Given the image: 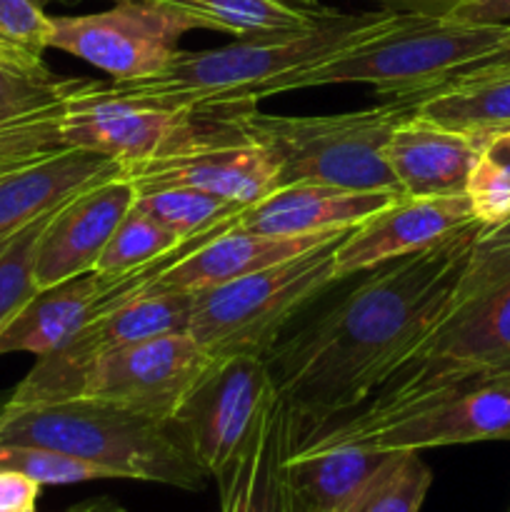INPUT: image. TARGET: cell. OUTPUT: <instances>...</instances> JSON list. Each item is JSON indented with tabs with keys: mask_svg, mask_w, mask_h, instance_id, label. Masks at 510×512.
I'll use <instances>...</instances> for the list:
<instances>
[{
	"mask_svg": "<svg viewBox=\"0 0 510 512\" xmlns=\"http://www.w3.org/2000/svg\"><path fill=\"white\" fill-rule=\"evenodd\" d=\"M483 223L368 270L348 295L305 320L265 355L300 440L363 405L380 380L440 323L468 273Z\"/></svg>",
	"mask_w": 510,
	"mask_h": 512,
	"instance_id": "obj_1",
	"label": "cell"
},
{
	"mask_svg": "<svg viewBox=\"0 0 510 512\" xmlns=\"http://www.w3.org/2000/svg\"><path fill=\"white\" fill-rule=\"evenodd\" d=\"M503 373H510V235L488 228L440 323L380 380L363 405L305 435L298 448L353 443Z\"/></svg>",
	"mask_w": 510,
	"mask_h": 512,
	"instance_id": "obj_2",
	"label": "cell"
},
{
	"mask_svg": "<svg viewBox=\"0 0 510 512\" xmlns=\"http://www.w3.org/2000/svg\"><path fill=\"white\" fill-rule=\"evenodd\" d=\"M403 13H333L305 30L263 38H235L213 50H180L165 70L143 80L103 83L105 93L128 103L178 108L193 113L258 108L260 100L278 95L280 85L313 65L340 55L350 45L383 33Z\"/></svg>",
	"mask_w": 510,
	"mask_h": 512,
	"instance_id": "obj_3",
	"label": "cell"
},
{
	"mask_svg": "<svg viewBox=\"0 0 510 512\" xmlns=\"http://www.w3.org/2000/svg\"><path fill=\"white\" fill-rule=\"evenodd\" d=\"M0 445L40 448L108 470L110 478L203 490L210 475L173 420L95 398L10 405L0 400Z\"/></svg>",
	"mask_w": 510,
	"mask_h": 512,
	"instance_id": "obj_4",
	"label": "cell"
},
{
	"mask_svg": "<svg viewBox=\"0 0 510 512\" xmlns=\"http://www.w3.org/2000/svg\"><path fill=\"white\" fill-rule=\"evenodd\" d=\"M420 98H393L383 105L340 115H270L258 108L220 110L240 135L275 158L283 183H323L350 190H388L403 195L385 148Z\"/></svg>",
	"mask_w": 510,
	"mask_h": 512,
	"instance_id": "obj_5",
	"label": "cell"
},
{
	"mask_svg": "<svg viewBox=\"0 0 510 512\" xmlns=\"http://www.w3.org/2000/svg\"><path fill=\"white\" fill-rule=\"evenodd\" d=\"M508 23L470 25L440 15L403 13L390 28L280 85V93L320 85L365 83L378 95L420 98L443 90L460 73L493 58Z\"/></svg>",
	"mask_w": 510,
	"mask_h": 512,
	"instance_id": "obj_6",
	"label": "cell"
},
{
	"mask_svg": "<svg viewBox=\"0 0 510 512\" xmlns=\"http://www.w3.org/2000/svg\"><path fill=\"white\" fill-rule=\"evenodd\" d=\"M200 113L128 103L98 80H68L50 105L0 125V173L63 150H88L130 165L188 138Z\"/></svg>",
	"mask_w": 510,
	"mask_h": 512,
	"instance_id": "obj_7",
	"label": "cell"
},
{
	"mask_svg": "<svg viewBox=\"0 0 510 512\" xmlns=\"http://www.w3.org/2000/svg\"><path fill=\"white\" fill-rule=\"evenodd\" d=\"M338 243L193 293L185 333L215 360L230 355L265 358L295 315L340 280L335 273Z\"/></svg>",
	"mask_w": 510,
	"mask_h": 512,
	"instance_id": "obj_8",
	"label": "cell"
},
{
	"mask_svg": "<svg viewBox=\"0 0 510 512\" xmlns=\"http://www.w3.org/2000/svg\"><path fill=\"white\" fill-rule=\"evenodd\" d=\"M123 175L135 190L185 185L240 208L258 203L280 185V168L273 155L240 135L218 113H200L198 128L188 138L168 145L153 158L123 165Z\"/></svg>",
	"mask_w": 510,
	"mask_h": 512,
	"instance_id": "obj_9",
	"label": "cell"
},
{
	"mask_svg": "<svg viewBox=\"0 0 510 512\" xmlns=\"http://www.w3.org/2000/svg\"><path fill=\"white\" fill-rule=\"evenodd\" d=\"M193 293L138 295L113 313L93 320L53 353L40 355L8 395L10 405L50 403L83 395L85 383L103 360L128 345L165 333L188 330Z\"/></svg>",
	"mask_w": 510,
	"mask_h": 512,
	"instance_id": "obj_10",
	"label": "cell"
},
{
	"mask_svg": "<svg viewBox=\"0 0 510 512\" xmlns=\"http://www.w3.org/2000/svg\"><path fill=\"white\" fill-rule=\"evenodd\" d=\"M198 30L168 5L150 0H115L90 15L53 18L50 48L95 65L115 83L158 75L180 53V40Z\"/></svg>",
	"mask_w": 510,
	"mask_h": 512,
	"instance_id": "obj_11",
	"label": "cell"
},
{
	"mask_svg": "<svg viewBox=\"0 0 510 512\" xmlns=\"http://www.w3.org/2000/svg\"><path fill=\"white\" fill-rule=\"evenodd\" d=\"M275 398L278 390L263 355H230L215 360L173 423L205 473L218 478L245 448Z\"/></svg>",
	"mask_w": 510,
	"mask_h": 512,
	"instance_id": "obj_12",
	"label": "cell"
},
{
	"mask_svg": "<svg viewBox=\"0 0 510 512\" xmlns=\"http://www.w3.org/2000/svg\"><path fill=\"white\" fill-rule=\"evenodd\" d=\"M215 358L188 333L128 345L93 370L80 398L105 400L150 418L173 420Z\"/></svg>",
	"mask_w": 510,
	"mask_h": 512,
	"instance_id": "obj_13",
	"label": "cell"
},
{
	"mask_svg": "<svg viewBox=\"0 0 510 512\" xmlns=\"http://www.w3.org/2000/svg\"><path fill=\"white\" fill-rule=\"evenodd\" d=\"M470 223L475 215L465 193L400 195L345 233L335 245V273L340 280L368 273L388 260L433 248Z\"/></svg>",
	"mask_w": 510,
	"mask_h": 512,
	"instance_id": "obj_14",
	"label": "cell"
},
{
	"mask_svg": "<svg viewBox=\"0 0 510 512\" xmlns=\"http://www.w3.org/2000/svg\"><path fill=\"white\" fill-rule=\"evenodd\" d=\"M485 440H510V373L460 390L345 445L423 453L430 448Z\"/></svg>",
	"mask_w": 510,
	"mask_h": 512,
	"instance_id": "obj_15",
	"label": "cell"
},
{
	"mask_svg": "<svg viewBox=\"0 0 510 512\" xmlns=\"http://www.w3.org/2000/svg\"><path fill=\"white\" fill-rule=\"evenodd\" d=\"M135 193V185L120 170L60 205L40 240L35 260L38 290L93 273L110 235L133 208Z\"/></svg>",
	"mask_w": 510,
	"mask_h": 512,
	"instance_id": "obj_16",
	"label": "cell"
},
{
	"mask_svg": "<svg viewBox=\"0 0 510 512\" xmlns=\"http://www.w3.org/2000/svg\"><path fill=\"white\" fill-rule=\"evenodd\" d=\"M298 443V418L278 395L245 448L215 478L220 512H300L290 480V455Z\"/></svg>",
	"mask_w": 510,
	"mask_h": 512,
	"instance_id": "obj_17",
	"label": "cell"
},
{
	"mask_svg": "<svg viewBox=\"0 0 510 512\" xmlns=\"http://www.w3.org/2000/svg\"><path fill=\"white\" fill-rule=\"evenodd\" d=\"M345 233L348 230L320 235H263L240 230L235 223L233 228L223 230L220 235L190 250L183 260L165 270L155 283H150L143 295L200 293L213 285L228 283V280L298 258L320 245L338 243L345 238Z\"/></svg>",
	"mask_w": 510,
	"mask_h": 512,
	"instance_id": "obj_18",
	"label": "cell"
},
{
	"mask_svg": "<svg viewBox=\"0 0 510 512\" xmlns=\"http://www.w3.org/2000/svg\"><path fill=\"white\" fill-rule=\"evenodd\" d=\"M400 195L323 183H283L240 213L238 228L263 235H320L350 230Z\"/></svg>",
	"mask_w": 510,
	"mask_h": 512,
	"instance_id": "obj_19",
	"label": "cell"
},
{
	"mask_svg": "<svg viewBox=\"0 0 510 512\" xmlns=\"http://www.w3.org/2000/svg\"><path fill=\"white\" fill-rule=\"evenodd\" d=\"M478 155L473 135L423 118L418 110L395 125L385 148L400 193L415 198L465 193Z\"/></svg>",
	"mask_w": 510,
	"mask_h": 512,
	"instance_id": "obj_20",
	"label": "cell"
},
{
	"mask_svg": "<svg viewBox=\"0 0 510 512\" xmlns=\"http://www.w3.org/2000/svg\"><path fill=\"white\" fill-rule=\"evenodd\" d=\"M123 163L88 150H63L0 173V240L53 213L95 183L113 178Z\"/></svg>",
	"mask_w": 510,
	"mask_h": 512,
	"instance_id": "obj_21",
	"label": "cell"
},
{
	"mask_svg": "<svg viewBox=\"0 0 510 512\" xmlns=\"http://www.w3.org/2000/svg\"><path fill=\"white\" fill-rule=\"evenodd\" d=\"M393 450L363 445L295 448L290 480L300 512H345L375 478Z\"/></svg>",
	"mask_w": 510,
	"mask_h": 512,
	"instance_id": "obj_22",
	"label": "cell"
},
{
	"mask_svg": "<svg viewBox=\"0 0 510 512\" xmlns=\"http://www.w3.org/2000/svg\"><path fill=\"white\" fill-rule=\"evenodd\" d=\"M168 5L193 20L198 30H215L235 38H263L305 30L338 10L320 0H150Z\"/></svg>",
	"mask_w": 510,
	"mask_h": 512,
	"instance_id": "obj_23",
	"label": "cell"
},
{
	"mask_svg": "<svg viewBox=\"0 0 510 512\" xmlns=\"http://www.w3.org/2000/svg\"><path fill=\"white\" fill-rule=\"evenodd\" d=\"M418 113L475 140L498 133L510 128V75L445 85L420 100Z\"/></svg>",
	"mask_w": 510,
	"mask_h": 512,
	"instance_id": "obj_24",
	"label": "cell"
},
{
	"mask_svg": "<svg viewBox=\"0 0 510 512\" xmlns=\"http://www.w3.org/2000/svg\"><path fill=\"white\" fill-rule=\"evenodd\" d=\"M133 210H138L140 215L178 238H193V235L205 233V230L235 218L245 208L228 203L218 195L185 188V185H160V188L138 190Z\"/></svg>",
	"mask_w": 510,
	"mask_h": 512,
	"instance_id": "obj_25",
	"label": "cell"
},
{
	"mask_svg": "<svg viewBox=\"0 0 510 512\" xmlns=\"http://www.w3.org/2000/svg\"><path fill=\"white\" fill-rule=\"evenodd\" d=\"M433 473L415 450H393L345 512H420Z\"/></svg>",
	"mask_w": 510,
	"mask_h": 512,
	"instance_id": "obj_26",
	"label": "cell"
},
{
	"mask_svg": "<svg viewBox=\"0 0 510 512\" xmlns=\"http://www.w3.org/2000/svg\"><path fill=\"white\" fill-rule=\"evenodd\" d=\"M480 155L468 175L465 195L485 228L510 223V140L493 133L478 140Z\"/></svg>",
	"mask_w": 510,
	"mask_h": 512,
	"instance_id": "obj_27",
	"label": "cell"
},
{
	"mask_svg": "<svg viewBox=\"0 0 510 512\" xmlns=\"http://www.w3.org/2000/svg\"><path fill=\"white\" fill-rule=\"evenodd\" d=\"M48 0H0V63L25 70H45L53 15Z\"/></svg>",
	"mask_w": 510,
	"mask_h": 512,
	"instance_id": "obj_28",
	"label": "cell"
},
{
	"mask_svg": "<svg viewBox=\"0 0 510 512\" xmlns=\"http://www.w3.org/2000/svg\"><path fill=\"white\" fill-rule=\"evenodd\" d=\"M53 213H45L43 218L33 220L30 225L0 240V328L38 293L35 260H38L40 240H43Z\"/></svg>",
	"mask_w": 510,
	"mask_h": 512,
	"instance_id": "obj_29",
	"label": "cell"
},
{
	"mask_svg": "<svg viewBox=\"0 0 510 512\" xmlns=\"http://www.w3.org/2000/svg\"><path fill=\"white\" fill-rule=\"evenodd\" d=\"M185 240L188 238H178V235L168 233L158 223L130 208V213L120 220L115 233L110 235L108 245L103 248L93 270L95 273L118 275L125 273V270L145 268V265L168 255L178 245H183Z\"/></svg>",
	"mask_w": 510,
	"mask_h": 512,
	"instance_id": "obj_30",
	"label": "cell"
},
{
	"mask_svg": "<svg viewBox=\"0 0 510 512\" xmlns=\"http://www.w3.org/2000/svg\"><path fill=\"white\" fill-rule=\"evenodd\" d=\"M68 88V80H58L50 68L25 70L0 63V125L28 115L58 100Z\"/></svg>",
	"mask_w": 510,
	"mask_h": 512,
	"instance_id": "obj_31",
	"label": "cell"
},
{
	"mask_svg": "<svg viewBox=\"0 0 510 512\" xmlns=\"http://www.w3.org/2000/svg\"><path fill=\"white\" fill-rule=\"evenodd\" d=\"M43 485L18 470H0V510L35 512V503Z\"/></svg>",
	"mask_w": 510,
	"mask_h": 512,
	"instance_id": "obj_32",
	"label": "cell"
},
{
	"mask_svg": "<svg viewBox=\"0 0 510 512\" xmlns=\"http://www.w3.org/2000/svg\"><path fill=\"white\" fill-rule=\"evenodd\" d=\"M448 18L470 25H498L510 20V0H463Z\"/></svg>",
	"mask_w": 510,
	"mask_h": 512,
	"instance_id": "obj_33",
	"label": "cell"
},
{
	"mask_svg": "<svg viewBox=\"0 0 510 512\" xmlns=\"http://www.w3.org/2000/svg\"><path fill=\"white\" fill-rule=\"evenodd\" d=\"M500 75H510V25L505 40L500 43V48L495 50L493 58L483 60V63L473 65L465 73H460L453 83H465V80H485V78H500ZM450 83V85H453Z\"/></svg>",
	"mask_w": 510,
	"mask_h": 512,
	"instance_id": "obj_34",
	"label": "cell"
},
{
	"mask_svg": "<svg viewBox=\"0 0 510 512\" xmlns=\"http://www.w3.org/2000/svg\"><path fill=\"white\" fill-rule=\"evenodd\" d=\"M388 10L398 13H418V15H440L448 18L463 0H378Z\"/></svg>",
	"mask_w": 510,
	"mask_h": 512,
	"instance_id": "obj_35",
	"label": "cell"
},
{
	"mask_svg": "<svg viewBox=\"0 0 510 512\" xmlns=\"http://www.w3.org/2000/svg\"><path fill=\"white\" fill-rule=\"evenodd\" d=\"M65 512H125V508L113 498H90L73 505V508H68Z\"/></svg>",
	"mask_w": 510,
	"mask_h": 512,
	"instance_id": "obj_36",
	"label": "cell"
},
{
	"mask_svg": "<svg viewBox=\"0 0 510 512\" xmlns=\"http://www.w3.org/2000/svg\"><path fill=\"white\" fill-rule=\"evenodd\" d=\"M498 133H500V135H505V138L510 140V128H505V130H498ZM490 135H493V133H490Z\"/></svg>",
	"mask_w": 510,
	"mask_h": 512,
	"instance_id": "obj_37",
	"label": "cell"
},
{
	"mask_svg": "<svg viewBox=\"0 0 510 512\" xmlns=\"http://www.w3.org/2000/svg\"><path fill=\"white\" fill-rule=\"evenodd\" d=\"M500 230H503V233H508V235H510V223H505V225H500Z\"/></svg>",
	"mask_w": 510,
	"mask_h": 512,
	"instance_id": "obj_38",
	"label": "cell"
},
{
	"mask_svg": "<svg viewBox=\"0 0 510 512\" xmlns=\"http://www.w3.org/2000/svg\"><path fill=\"white\" fill-rule=\"evenodd\" d=\"M48 3H75V0H48Z\"/></svg>",
	"mask_w": 510,
	"mask_h": 512,
	"instance_id": "obj_39",
	"label": "cell"
},
{
	"mask_svg": "<svg viewBox=\"0 0 510 512\" xmlns=\"http://www.w3.org/2000/svg\"><path fill=\"white\" fill-rule=\"evenodd\" d=\"M0 512H5V510H0Z\"/></svg>",
	"mask_w": 510,
	"mask_h": 512,
	"instance_id": "obj_40",
	"label": "cell"
}]
</instances>
